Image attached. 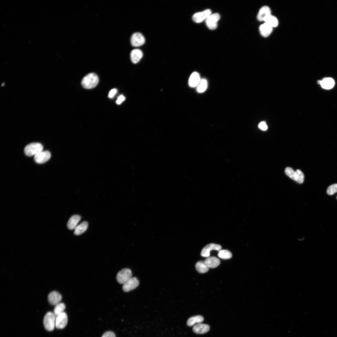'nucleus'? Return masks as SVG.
Instances as JSON below:
<instances>
[{"mask_svg": "<svg viewBox=\"0 0 337 337\" xmlns=\"http://www.w3.org/2000/svg\"><path fill=\"white\" fill-rule=\"evenodd\" d=\"M131 45L134 47H138L143 45L145 39L144 36L139 32L133 33L130 38Z\"/></svg>", "mask_w": 337, "mask_h": 337, "instance_id": "obj_8", "label": "nucleus"}, {"mask_svg": "<svg viewBox=\"0 0 337 337\" xmlns=\"http://www.w3.org/2000/svg\"><path fill=\"white\" fill-rule=\"evenodd\" d=\"M195 266L196 270L200 273H204L207 272L209 269L205 263L204 261H202L197 262Z\"/></svg>", "mask_w": 337, "mask_h": 337, "instance_id": "obj_23", "label": "nucleus"}, {"mask_svg": "<svg viewBox=\"0 0 337 337\" xmlns=\"http://www.w3.org/2000/svg\"><path fill=\"white\" fill-rule=\"evenodd\" d=\"M43 145L39 143H32L27 145L25 147L24 151L25 154L28 156L35 155L42 150Z\"/></svg>", "mask_w": 337, "mask_h": 337, "instance_id": "obj_3", "label": "nucleus"}, {"mask_svg": "<svg viewBox=\"0 0 337 337\" xmlns=\"http://www.w3.org/2000/svg\"><path fill=\"white\" fill-rule=\"evenodd\" d=\"M101 337H116L115 333L111 331H108L104 333Z\"/></svg>", "mask_w": 337, "mask_h": 337, "instance_id": "obj_30", "label": "nucleus"}, {"mask_svg": "<svg viewBox=\"0 0 337 337\" xmlns=\"http://www.w3.org/2000/svg\"><path fill=\"white\" fill-rule=\"evenodd\" d=\"M285 174L292 180L296 181L299 183H302L304 179L303 173L299 169L294 171L290 167H286L285 171Z\"/></svg>", "mask_w": 337, "mask_h": 337, "instance_id": "obj_2", "label": "nucleus"}, {"mask_svg": "<svg viewBox=\"0 0 337 337\" xmlns=\"http://www.w3.org/2000/svg\"><path fill=\"white\" fill-rule=\"evenodd\" d=\"M66 306L64 304L59 303L55 305L53 313L56 316L64 312Z\"/></svg>", "mask_w": 337, "mask_h": 337, "instance_id": "obj_27", "label": "nucleus"}, {"mask_svg": "<svg viewBox=\"0 0 337 337\" xmlns=\"http://www.w3.org/2000/svg\"><path fill=\"white\" fill-rule=\"evenodd\" d=\"M125 99V97L122 95H120L118 97L116 101L118 105L121 104Z\"/></svg>", "mask_w": 337, "mask_h": 337, "instance_id": "obj_32", "label": "nucleus"}, {"mask_svg": "<svg viewBox=\"0 0 337 337\" xmlns=\"http://www.w3.org/2000/svg\"><path fill=\"white\" fill-rule=\"evenodd\" d=\"M204 319L202 316L198 315L190 317L187 321V325L189 326H192L196 323H199L203 320Z\"/></svg>", "mask_w": 337, "mask_h": 337, "instance_id": "obj_25", "label": "nucleus"}, {"mask_svg": "<svg viewBox=\"0 0 337 337\" xmlns=\"http://www.w3.org/2000/svg\"><path fill=\"white\" fill-rule=\"evenodd\" d=\"M259 128L262 130H266L267 129V126L266 123L262 121L258 125Z\"/></svg>", "mask_w": 337, "mask_h": 337, "instance_id": "obj_31", "label": "nucleus"}, {"mask_svg": "<svg viewBox=\"0 0 337 337\" xmlns=\"http://www.w3.org/2000/svg\"><path fill=\"white\" fill-rule=\"evenodd\" d=\"M143 54L141 50L136 49L132 50L130 52V56L131 61L134 64L138 62L141 59Z\"/></svg>", "mask_w": 337, "mask_h": 337, "instance_id": "obj_17", "label": "nucleus"}, {"mask_svg": "<svg viewBox=\"0 0 337 337\" xmlns=\"http://www.w3.org/2000/svg\"><path fill=\"white\" fill-rule=\"evenodd\" d=\"M61 299V295L56 291H51L48 296V300L49 303L55 305L60 303Z\"/></svg>", "mask_w": 337, "mask_h": 337, "instance_id": "obj_13", "label": "nucleus"}, {"mask_svg": "<svg viewBox=\"0 0 337 337\" xmlns=\"http://www.w3.org/2000/svg\"><path fill=\"white\" fill-rule=\"evenodd\" d=\"M56 316L54 313L48 312L45 315L43 320L44 326L48 331L53 330L56 327Z\"/></svg>", "mask_w": 337, "mask_h": 337, "instance_id": "obj_4", "label": "nucleus"}, {"mask_svg": "<svg viewBox=\"0 0 337 337\" xmlns=\"http://www.w3.org/2000/svg\"><path fill=\"white\" fill-rule=\"evenodd\" d=\"M99 81L98 76L94 73H91L87 75L83 78L81 84L84 88L89 89L95 87Z\"/></svg>", "mask_w": 337, "mask_h": 337, "instance_id": "obj_1", "label": "nucleus"}, {"mask_svg": "<svg viewBox=\"0 0 337 337\" xmlns=\"http://www.w3.org/2000/svg\"><path fill=\"white\" fill-rule=\"evenodd\" d=\"M218 256L223 259H228L232 257L231 252L227 250H222L219 251L217 254Z\"/></svg>", "mask_w": 337, "mask_h": 337, "instance_id": "obj_28", "label": "nucleus"}, {"mask_svg": "<svg viewBox=\"0 0 337 337\" xmlns=\"http://www.w3.org/2000/svg\"><path fill=\"white\" fill-rule=\"evenodd\" d=\"M68 321L66 314L63 312L56 316V327L58 329H62L66 326Z\"/></svg>", "mask_w": 337, "mask_h": 337, "instance_id": "obj_12", "label": "nucleus"}, {"mask_svg": "<svg viewBox=\"0 0 337 337\" xmlns=\"http://www.w3.org/2000/svg\"><path fill=\"white\" fill-rule=\"evenodd\" d=\"M117 92V90L116 89H113L111 90L109 93L108 97L110 98H113L116 94Z\"/></svg>", "mask_w": 337, "mask_h": 337, "instance_id": "obj_33", "label": "nucleus"}, {"mask_svg": "<svg viewBox=\"0 0 337 337\" xmlns=\"http://www.w3.org/2000/svg\"><path fill=\"white\" fill-rule=\"evenodd\" d=\"M211 11L209 9L197 12L193 14L192 17L193 20L196 23H200L204 20L211 14Z\"/></svg>", "mask_w": 337, "mask_h": 337, "instance_id": "obj_11", "label": "nucleus"}, {"mask_svg": "<svg viewBox=\"0 0 337 337\" xmlns=\"http://www.w3.org/2000/svg\"><path fill=\"white\" fill-rule=\"evenodd\" d=\"M209 325L202 323H198L193 327V331L198 334H203L208 332L209 330Z\"/></svg>", "mask_w": 337, "mask_h": 337, "instance_id": "obj_14", "label": "nucleus"}, {"mask_svg": "<svg viewBox=\"0 0 337 337\" xmlns=\"http://www.w3.org/2000/svg\"><path fill=\"white\" fill-rule=\"evenodd\" d=\"M270 14L271 10L270 7L267 6H264L259 10L257 15V19L258 21H262L266 17Z\"/></svg>", "mask_w": 337, "mask_h": 337, "instance_id": "obj_18", "label": "nucleus"}, {"mask_svg": "<svg viewBox=\"0 0 337 337\" xmlns=\"http://www.w3.org/2000/svg\"><path fill=\"white\" fill-rule=\"evenodd\" d=\"M88 226V223L85 221L81 222L77 225L74 229V234L76 235H81L85 232Z\"/></svg>", "mask_w": 337, "mask_h": 337, "instance_id": "obj_22", "label": "nucleus"}, {"mask_svg": "<svg viewBox=\"0 0 337 337\" xmlns=\"http://www.w3.org/2000/svg\"><path fill=\"white\" fill-rule=\"evenodd\" d=\"M220 18V16L218 13H211L205 20L207 27L211 30L215 29L217 27V22Z\"/></svg>", "mask_w": 337, "mask_h": 337, "instance_id": "obj_6", "label": "nucleus"}, {"mask_svg": "<svg viewBox=\"0 0 337 337\" xmlns=\"http://www.w3.org/2000/svg\"><path fill=\"white\" fill-rule=\"evenodd\" d=\"M336 199H337V197H336Z\"/></svg>", "mask_w": 337, "mask_h": 337, "instance_id": "obj_34", "label": "nucleus"}, {"mask_svg": "<svg viewBox=\"0 0 337 337\" xmlns=\"http://www.w3.org/2000/svg\"><path fill=\"white\" fill-rule=\"evenodd\" d=\"M204 262L209 268H212L217 267L220 263V260L215 256L207 257L205 260Z\"/></svg>", "mask_w": 337, "mask_h": 337, "instance_id": "obj_19", "label": "nucleus"}, {"mask_svg": "<svg viewBox=\"0 0 337 337\" xmlns=\"http://www.w3.org/2000/svg\"><path fill=\"white\" fill-rule=\"evenodd\" d=\"M273 27L266 22L260 25L259 30L261 35L264 37L269 36L272 32Z\"/></svg>", "mask_w": 337, "mask_h": 337, "instance_id": "obj_15", "label": "nucleus"}, {"mask_svg": "<svg viewBox=\"0 0 337 337\" xmlns=\"http://www.w3.org/2000/svg\"><path fill=\"white\" fill-rule=\"evenodd\" d=\"M208 82L207 80L204 78L201 79L197 86V91L199 93H203L206 90Z\"/></svg>", "mask_w": 337, "mask_h": 337, "instance_id": "obj_26", "label": "nucleus"}, {"mask_svg": "<svg viewBox=\"0 0 337 337\" xmlns=\"http://www.w3.org/2000/svg\"><path fill=\"white\" fill-rule=\"evenodd\" d=\"M51 156V154L48 151H42L36 154L34 157V160L37 163H44L49 160Z\"/></svg>", "mask_w": 337, "mask_h": 337, "instance_id": "obj_9", "label": "nucleus"}, {"mask_svg": "<svg viewBox=\"0 0 337 337\" xmlns=\"http://www.w3.org/2000/svg\"><path fill=\"white\" fill-rule=\"evenodd\" d=\"M81 217L78 215L72 216L69 219L67 224L68 228L70 230L74 229L80 221Z\"/></svg>", "mask_w": 337, "mask_h": 337, "instance_id": "obj_20", "label": "nucleus"}, {"mask_svg": "<svg viewBox=\"0 0 337 337\" xmlns=\"http://www.w3.org/2000/svg\"><path fill=\"white\" fill-rule=\"evenodd\" d=\"M265 22H266L271 26L273 27L277 26L278 22L277 18L271 14L266 17L263 19Z\"/></svg>", "mask_w": 337, "mask_h": 337, "instance_id": "obj_24", "label": "nucleus"}, {"mask_svg": "<svg viewBox=\"0 0 337 337\" xmlns=\"http://www.w3.org/2000/svg\"><path fill=\"white\" fill-rule=\"evenodd\" d=\"M221 246L219 244L213 243L209 244L202 249L201 255L202 256L207 257L209 256L210 252L211 250H216L219 251L221 250Z\"/></svg>", "mask_w": 337, "mask_h": 337, "instance_id": "obj_10", "label": "nucleus"}, {"mask_svg": "<svg viewBox=\"0 0 337 337\" xmlns=\"http://www.w3.org/2000/svg\"><path fill=\"white\" fill-rule=\"evenodd\" d=\"M132 276L131 271L128 268H124L118 273L116 278L118 283L123 284L131 278Z\"/></svg>", "mask_w": 337, "mask_h": 337, "instance_id": "obj_5", "label": "nucleus"}, {"mask_svg": "<svg viewBox=\"0 0 337 337\" xmlns=\"http://www.w3.org/2000/svg\"><path fill=\"white\" fill-rule=\"evenodd\" d=\"M201 80L199 74L197 72H194L189 77L188 80L189 85L192 87H197Z\"/></svg>", "mask_w": 337, "mask_h": 337, "instance_id": "obj_16", "label": "nucleus"}, {"mask_svg": "<svg viewBox=\"0 0 337 337\" xmlns=\"http://www.w3.org/2000/svg\"><path fill=\"white\" fill-rule=\"evenodd\" d=\"M337 192V183L330 186L327 188L326 193L329 195H332Z\"/></svg>", "mask_w": 337, "mask_h": 337, "instance_id": "obj_29", "label": "nucleus"}, {"mask_svg": "<svg viewBox=\"0 0 337 337\" xmlns=\"http://www.w3.org/2000/svg\"><path fill=\"white\" fill-rule=\"evenodd\" d=\"M139 283V281L136 277H132L123 284L122 289L125 292H129L137 287Z\"/></svg>", "mask_w": 337, "mask_h": 337, "instance_id": "obj_7", "label": "nucleus"}, {"mask_svg": "<svg viewBox=\"0 0 337 337\" xmlns=\"http://www.w3.org/2000/svg\"><path fill=\"white\" fill-rule=\"evenodd\" d=\"M319 82L322 88L326 89L332 88L335 85L334 80L331 78H326L320 81Z\"/></svg>", "mask_w": 337, "mask_h": 337, "instance_id": "obj_21", "label": "nucleus"}]
</instances>
